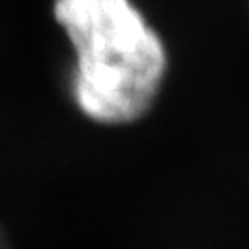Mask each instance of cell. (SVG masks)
I'll use <instances>...</instances> for the list:
<instances>
[{"label": "cell", "instance_id": "1", "mask_svg": "<svg viewBox=\"0 0 249 249\" xmlns=\"http://www.w3.org/2000/svg\"><path fill=\"white\" fill-rule=\"evenodd\" d=\"M54 18L74 51L78 109L101 124L145 116L163 87L168 54L132 0H54Z\"/></svg>", "mask_w": 249, "mask_h": 249}]
</instances>
